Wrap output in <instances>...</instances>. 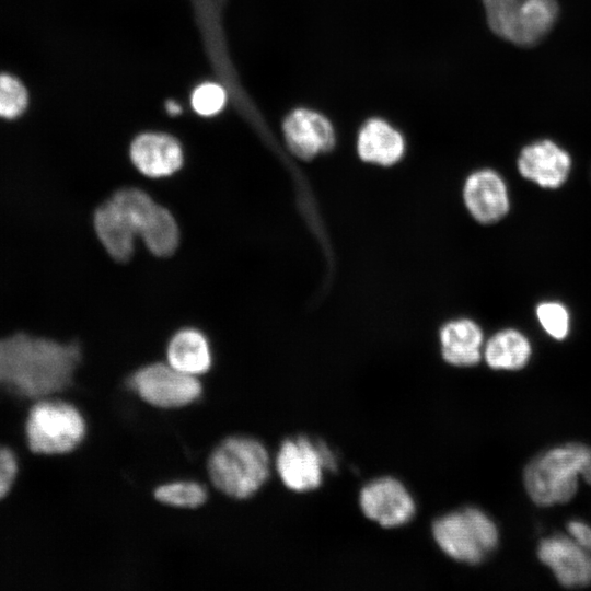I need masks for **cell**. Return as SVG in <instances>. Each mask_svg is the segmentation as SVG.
<instances>
[{"mask_svg":"<svg viewBox=\"0 0 591 591\" xmlns=\"http://www.w3.org/2000/svg\"><path fill=\"white\" fill-rule=\"evenodd\" d=\"M359 505L363 514L383 528H397L415 515V501L396 478L381 477L367 484L360 491Z\"/></svg>","mask_w":591,"mask_h":591,"instance_id":"9","label":"cell"},{"mask_svg":"<svg viewBox=\"0 0 591 591\" xmlns=\"http://www.w3.org/2000/svg\"><path fill=\"white\" fill-rule=\"evenodd\" d=\"M93 228L100 243L113 259L127 262L131 258L138 235L111 198L94 210Z\"/></svg>","mask_w":591,"mask_h":591,"instance_id":"15","label":"cell"},{"mask_svg":"<svg viewBox=\"0 0 591 591\" xmlns=\"http://www.w3.org/2000/svg\"><path fill=\"white\" fill-rule=\"evenodd\" d=\"M570 166L569 154L549 140L526 146L518 160L523 177L549 188H556L566 181Z\"/></svg>","mask_w":591,"mask_h":591,"instance_id":"13","label":"cell"},{"mask_svg":"<svg viewBox=\"0 0 591 591\" xmlns=\"http://www.w3.org/2000/svg\"><path fill=\"white\" fill-rule=\"evenodd\" d=\"M536 314L542 327L555 339H563L569 331V316L564 305L545 302L537 306Z\"/></svg>","mask_w":591,"mask_h":591,"instance_id":"24","label":"cell"},{"mask_svg":"<svg viewBox=\"0 0 591 591\" xmlns=\"http://www.w3.org/2000/svg\"><path fill=\"white\" fill-rule=\"evenodd\" d=\"M45 288H46V285H45ZM44 301H45V293H44ZM43 309H44V302H43ZM42 315H43V310H42ZM40 323H42V316H40ZM40 323H39V328H40ZM39 328H38V335H39Z\"/></svg>","mask_w":591,"mask_h":591,"instance_id":"29","label":"cell"},{"mask_svg":"<svg viewBox=\"0 0 591 591\" xmlns=\"http://www.w3.org/2000/svg\"><path fill=\"white\" fill-rule=\"evenodd\" d=\"M130 159L140 173L151 178L171 176L184 162L181 143L161 132H146L136 137L130 146Z\"/></svg>","mask_w":591,"mask_h":591,"instance_id":"12","label":"cell"},{"mask_svg":"<svg viewBox=\"0 0 591 591\" xmlns=\"http://www.w3.org/2000/svg\"><path fill=\"white\" fill-rule=\"evenodd\" d=\"M16 471L18 464L14 454L7 448H0V499L12 487Z\"/></svg>","mask_w":591,"mask_h":591,"instance_id":"26","label":"cell"},{"mask_svg":"<svg viewBox=\"0 0 591 591\" xmlns=\"http://www.w3.org/2000/svg\"><path fill=\"white\" fill-rule=\"evenodd\" d=\"M335 467L336 459L328 447L303 436L285 440L276 457L281 482L297 493L316 489L324 471Z\"/></svg>","mask_w":591,"mask_h":591,"instance_id":"7","label":"cell"},{"mask_svg":"<svg viewBox=\"0 0 591 591\" xmlns=\"http://www.w3.org/2000/svg\"><path fill=\"white\" fill-rule=\"evenodd\" d=\"M359 157L370 163L389 166L404 154L405 143L402 135L382 119H370L358 135Z\"/></svg>","mask_w":591,"mask_h":591,"instance_id":"16","label":"cell"},{"mask_svg":"<svg viewBox=\"0 0 591 591\" xmlns=\"http://www.w3.org/2000/svg\"><path fill=\"white\" fill-rule=\"evenodd\" d=\"M28 104L24 84L10 73L0 72V118L13 120L22 116Z\"/></svg>","mask_w":591,"mask_h":591,"instance_id":"23","label":"cell"},{"mask_svg":"<svg viewBox=\"0 0 591 591\" xmlns=\"http://www.w3.org/2000/svg\"><path fill=\"white\" fill-rule=\"evenodd\" d=\"M225 91L217 83H202L192 95V105L201 116H212L219 113L225 104Z\"/></svg>","mask_w":591,"mask_h":591,"instance_id":"25","label":"cell"},{"mask_svg":"<svg viewBox=\"0 0 591 591\" xmlns=\"http://www.w3.org/2000/svg\"><path fill=\"white\" fill-rule=\"evenodd\" d=\"M82 360L74 340L14 332L0 336V384L24 396L46 398L68 389Z\"/></svg>","mask_w":591,"mask_h":591,"instance_id":"1","label":"cell"},{"mask_svg":"<svg viewBox=\"0 0 591 591\" xmlns=\"http://www.w3.org/2000/svg\"><path fill=\"white\" fill-rule=\"evenodd\" d=\"M129 386L144 402L160 408H178L195 402L202 392L197 376L186 374L169 362H155L138 369Z\"/></svg>","mask_w":591,"mask_h":591,"instance_id":"8","label":"cell"},{"mask_svg":"<svg viewBox=\"0 0 591 591\" xmlns=\"http://www.w3.org/2000/svg\"><path fill=\"white\" fill-rule=\"evenodd\" d=\"M139 237L153 255L167 257L178 246L179 228L172 212L164 206L158 205Z\"/></svg>","mask_w":591,"mask_h":591,"instance_id":"20","label":"cell"},{"mask_svg":"<svg viewBox=\"0 0 591 591\" xmlns=\"http://www.w3.org/2000/svg\"><path fill=\"white\" fill-rule=\"evenodd\" d=\"M491 31L523 47L542 40L559 13L556 0H483Z\"/></svg>","mask_w":591,"mask_h":591,"instance_id":"5","label":"cell"},{"mask_svg":"<svg viewBox=\"0 0 591 591\" xmlns=\"http://www.w3.org/2000/svg\"><path fill=\"white\" fill-rule=\"evenodd\" d=\"M483 333L471 320L447 323L440 332L443 359L453 366L471 367L480 361Z\"/></svg>","mask_w":591,"mask_h":591,"instance_id":"17","label":"cell"},{"mask_svg":"<svg viewBox=\"0 0 591 591\" xmlns=\"http://www.w3.org/2000/svg\"><path fill=\"white\" fill-rule=\"evenodd\" d=\"M154 497L161 503L177 508H197L207 499L206 489L195 482H174L159 486Z\"/></svg>","mask_w":591,"mask_h":591,"instance_id":"22","label":"cell"},{"mask_svg":"<svg viewBox=\"0 0 591 591\" xmlns=\"http://www.w3.org/2000/svg\"><path fill=\"white\" fill-rule=\"evenodd\" d=\"M165 109L172 116L178 115L182 112V107L174 101H169L165 105Z\"/></svg>","mask_w":591,"mask_h":591,"instance_id":"28","label":"cell"},{"mask_svg":"<svg viewBox=\"0 0 591 591\" xmlns=\"http://www.w3.org/2000/svg\"><path fill=\"white\" fill-rule=\"evenodd\" d=\"M166 358L172 367L194 376L207 372L212 363L207 337L193 327L182 328L171 337Z\"/></svg>","mask_w":591,"mask_h":591,"instance_id":"18","label":"cell"},{"mask_svg":"<svg viewBox=\"0 0 591 591\" xmlns=\"http://www.w3.org/2000/svg\"><path fill=\"white\" fill-rule=\"evenodd\" d=\"M463 198L471 215L482 223L498 221L509 209L506 185L491 170L471 174L464 184Z\"/></svg>","mask_w":591,"mask_h":591,"instance_id":"14","label":"cell"},{"mask_svg":"<svg viewBox=\"0 0 591 591\" xmlns=\"http://www.w3.org/2000/svg\"><path fill=\"white\" fill-rule=\"evenodd\" d=\"M283 135L291 152L310 160L335 144V132L329 120L306 108L291 112L283 123Z\"/></svg>","mask_w":591,"mask_h":591,"instance_id":"11","label":"cell"},{"mask_svg":"<svg viewBox=\"0 0 591 591\" xmlns=\"http://www.w3.org/2000/svg\"><path fill=\"white\" fill-rule=\"evenodd\" d=\"M580 478L591 485V447L580 442L538 453L523 472L528 496L545 508L569 502L578 491Z\"/></svg>","mask_w":591,"mask_h":591,"instance_id":"2","label":"cell"},{"mask_svg":"<svg viewBox=\"0 0 591 591\" xmlns=\"http://www.w3.org/2000/svg\"><path fill=\"white\" fill-rule=\"evenodd\" d=\"M437 545L449 557L465 564L482 563L498 546L499 532L493 519L477 508H464L433 522Z\"/></svg>","mask_w":591,"mask_h":591,"instance_id":"4","label":"cell"},{"mask_svg":"<svg viewBox=\"0 0 591 591\" xmlns=\"http://www.w3.org/2000/svg\"><path fill=\"white\" fill-rule=\"evenodd\" d=\"M207 467L211 483L221 493L235 499H247L268 479L270 460L258 440L233 436L215 448Z\"/></svg>","mask_w":591,"mask_h":591,"instance_id":"3","label":"cell"},{"mask_svg":"<svg viewBox=\"0 0 591 591\" xmlns=\"http://www.w3.org/2000/svg\"><path fill=\"white\" fill-rule=\"evenodd\" d=\"M537 557L563 587L591 584V554L569 535L553 534L542 538L537 545Z\"/></svg>","mask_w":591,"mask_h":591,"instance_id":"10","label":"cell"},{"mask_svg":"<svg viewBox=\"0 0 591 591\" xmlns=\"http://www.w3.org/2000/svg\"><path fill=\"white\" fill-rule=\"evenodd\" d=\"M484 357L494 370H520L530 360L531 345L520 332L505 329L487 341Z\"/></svg>","mask_w":591,"mask_h":591,"instance_id":"19","label":"cell"},{"mask_svg":"<svg viewBox=\"0 0 591 591\" xmlns=\"http://www.w3.org/2000/svg\"><path fill=\"white\" fill-rule=\"evenodd\" d=\"M568 535L591 554V525L583 520L572 519L567 523Z\"/></svg>","mask_w":591,"mask_h":591,"instance_id":"27","label":"cell"},{"mask_svg":"<svg viewBox=\"0 0 591 591\" xmlns=\"http://www.w3.org/2000/svg\"><path fill=\"white\" fill-rule=\"evenodd\" d=\"M85 436V421L71 404L42 399L30 412L26 437L31 450L39 454H62L76 449Z\"/></svg>","mask_w":591,"mask_h":591,"instance_id":"6","label":"cell"},{"mask_svg":"<svg viewBox=\"0 0 591 591\" xmlns=\"http://www.w3.org/2000/svg\"><path fill=\"white\" fill-rule=\"evenodd\" d=\"M111 199L131 223L138 236L159 205L149 194L137 187L120 188Z\"/></svg>","mask_w":591,"mask_h":591,"instance_id":"21","label":"cell"}]
</instances>
